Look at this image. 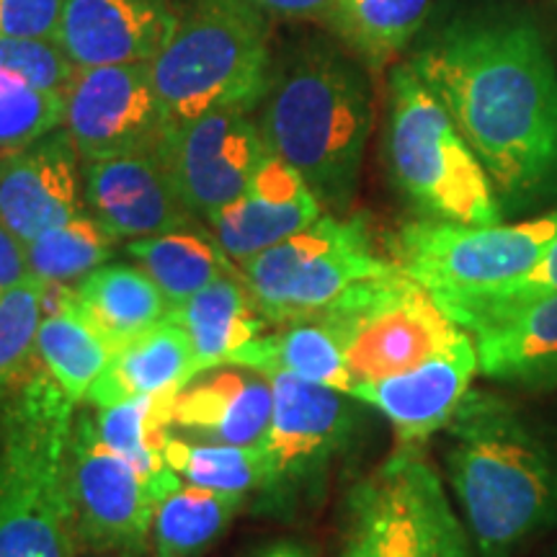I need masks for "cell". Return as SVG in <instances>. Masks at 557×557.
<instances>
[{"label": "cell", "instance_id": "obj_1", "mask_svg": "<svg viewBox=\"0 0 557 557\" xmlns=\"http://www.w3.org/2000/svg\"><path fill=\"white\" fill-rule=\"evenodd\" d=\"M408 65L449 111L506 214L557 199V67L537 26L459 18Z\"/></svg>", "mask_w": 557, "mask_h": 557}, {"label": "cell", "instance_id": "obj_2", "mask_svg": "<svg viewBox=\"0 0 557 557\" xmlns=\"http://www.w3.org/2000/svg\"><path fill=\"white\" fill-rule=\"evenodd\" d=\"M444 468L478 557H517L557 529V431L521 403L470 387Z\"/></svg>", "mask_w": 557, "mask_h": 557}, {"label": "cell", "instance_id": "obj_3", "mask_svg": "<svg viewBox=\"0 0 557 557\" xmlns=\"http://www.w3.org/2000/svg\"><path fill=\"white\" fill-rule=\"evenodd\" d=\"M256 111L267 148L308 181L325 212L348 214L374 124L364 62L344 41L299 37L274 58Z\"/></svg>", "mask_w": 557, "mask_h": 557}, {"label": "cell", "instance_id": "obj_4", "mask_svg": "<svg viewBox=\"0 0 557 557\" xmlns=\"http://www.w3.org/2000/svg\"><path fill=\"white\" fill-rule=\"evenodd\" d=\"M75 403L41 361L0 387V557H75L67 487Z\"/></svg>", "mask_w": 557, "mask_h": 557}, {"label": "cell", "instance_id": "obj_5", "mask_svg": "<svg viewBox=\"0 0 557 557\" xmlns=\"http://www.w3.org/2000/svg\"><path fill=\"white\" fill-rule=\"evenodd\" d=\"M150 70L169 129L214 109L256 111L274 70L271 18L253 0H181Z\"/></svg>", "mask_w": 557, "mask_h": 557}, {"label": "cell", "instance_id": "obj_6", "mask_svg": "<svg viewBox=\"0 0 557 557\" xmlns=\"http://www.w3.org/2000/svg\"><path fill=\"white\" fill-rule=\"evenodd\" d=\"M382 150L387 176L416 218L459 225L506 220L483 163L408 62L389 70Z\"/></svg>", "mask_w": 557, "mask_h": 557}, {"label": "cell", "instance_id": "obj_7", "mask_svg": "<svg viewBox=\"0 0 557 557\" xmlns=\"http://www.w3.org/2000/svg\"><path fill=\"white\" fill-rule=\"evenodd\" d=\"M338 557H478L423 447H395L346 491Z\"/></svg>", "mask_w": 557, "mask_h": 557}, {"label": "cell", "instance_id": "obj_8", "mask_svg": "<svg viewBox=\"0 0 557 557\" xmlns=\"http://www.w3.org/2000/svg\"><path fill=\"white\" fill-rule=\"evenodd\" d=\"M310 318L338 341L351 387L408 372L465 333L400 267L351 284Z\"/></svg>", "mask_w": 557, "mask_h": 557}, {"label": "cell", "instance_id": "obj_9", "mask_svg": "<svg viewBox=\"0 0 557 557\" xmlns=\"http://www.w3.org/2000/svg\"><path fill=\"white\" fill-rule=\"evenodd\" d=\"M240 278L269 323L310 315L361 282L398 269L374 248L364 214L325 212L302 233L240 263Z\"/></svg>", "mask_w": 557, "mask_h": 557}, {"label": "cell", "instance_id": "obj_10", "mask_svg": "<svg viewBox=\"0 0 557 557\" xmlns=\"http://www.w3.org/2000/svg\"><path fill=\"white\" fill-rule=\"evenodd\" d=\"M555 240L557 207L496 225L416 218L395 230L389 259L438 299L521 276Z\"/></svg>", "mask_w": 557, "mask_h": 557}, {"label": "cell", "instance_id": "obj_11", "mask_svg": "<svg viewBox=\"0 0 557 557\" xmlns=\"http://www.w3.org/2000/svg\"><path fill=\"white\" fill-rule=\"evenodd\" d=\"M271 382L274 408L261 442L267 457L261 496L282 511L325 483L333 459L359 436L364 403L295 374H274Z\"/></svg>", "mask_w": 557, "mask_h": 557}, {"label": "cell", "instance_id": "obj_12", "mask_svg": "<svg viewBox=\"0 0 557 557\" xmlns=\"http://www.w3.org/2000/svg\"><path fill=\"white\" fill-rule=\"evenodd\" d=\"M67 487L81 547L122 557L148 553L156 498L127 459L103 442L90 410L75 413Z\"/></svg>", "mask_w": 557, "mask_h": 557}, {"label": "cell", "instance_id": "obj_13", "mask_svg": "<svg viewBox=\"0 0 557 557\" xmlns=\"http://www.w3.org/2000/svg\"><path fill=\"white\" fill-rule=\"evenodd\" d=\"M62 129L81 160L160 152L169 135L150 62L75 67L65 88Z\"/></svg>", "mask_w": 557, "mask_h": 557}, {"label": "cell", "instance_id": "obj_14", "mask_svg": "<svg viewBox=\"0 0 557 557\" xmlns=\"http://www.w3.org/2000/svg\"><path fill=\"white\" fill-rule=\"evenodd\" d=\"M269 148L256 111L214 109L169 129L160 158L201 222L243 197Z\"/></svg>", "mask_w": 557, "mask_h": 557}, {"label": "cell", "instance_id": "obj_15", "mask_svg": "<svg viewBox=\"0 0 557 557\" xmlns=\"http://www.w3.org/2000/svg\"><path fill=\"white\" fill-rule=\"evenodd\" d=\"M86 209L116 240H137L197 225L160 152L83 160Z\"/></svg>", "mask_w": 557, "mask_h": 557}, {"label": "cell", "instance_id": "obj_16", "mask_svg": "<svg viewBox=\"0 0 557 557\" xmlns=\"http://www.w3.org/2000/svg\"><path fill=\"white\" fill-rule=\"evenodd\" d=\"M86 212L83 160L65 129L0 156V225L29 243Z\"/></svg>", "mask_w": 557, "mask_h": 557}, {"label": "cell", "instance_id": "obj_17", "mask_svg": "<svg viewBox=\"0 0 557 557\" xmlns=\"http://www.w3.org/2000/svg\"><path fill=\"white\" fill-rule=\"evenodd\" d=\"M478 374V348L470 333L408 372L361 382L348 395L380 410L395 431V447H423L444 431Z\"/></svg>", "mask_w": 557, "mask_h": 557}, {"label": "cell", "instance_id": "obj_18", "mask_svg": "<svg viewBox=\"0 0 557 557\" xmlns=\"http://www.w3.org/2000/svg\"><path fill=\"white\" fill-rule=\"evenodd\" d=\"M325 209L299 173L276 152H267L243 197L220 209L207 227L235 263L302 233Z\"/></svg>", "mask_w": 557, "mask_h": 557}, {"label": "cell", "instance_id": "obj_19", "mask_svg": "<svg viewBox=\"0 0 557 557\" xmlns=\"http://www.w3.org/2000/svg\"><path fill=\"white\" fill-rule=\"evenodd\" d=\"M173 26L171 0H65L54 41L73 67L127 65L156 58Z\"/></svg>", "mask_w": 557, "mask_h": 557}, {"label": "cell", "instance_id": "obj_20", "mask_svg": "<svg viewBox=\"0 0 557 557\" xmlns=\"http://www.w3.org/2000/svg\"><path fill=\"white\" fill-rule=\"evenodd\" d=\"M274 382L240 364L201 369L178 387L173 434L207 444L256 447L269 431Z\"/></svg>", "mask_w": 557, "mask_h": 557}, {"label": "cell", "instance_id": "obj_21", "mask_svg": "<svg viewBox=\"0 0 557 557\" xmlns=\"http://www.w3.org/2000/svg\"><path fill=\"white\" fill-rule=\"evenodd\" d=\"M478 374L527 393L557 389V297L472 333Z\"/></svg>", "mask_w": 557, "mask_h": 557}, {"label": "cell", "instance_id": "obj_22", "mask_svg": "<svg viewBox=\"0 0 557 557\" xmlns=\"http://www.w3.org/2000/svg\"><path fill=\"white\" fill-rule=\"evenodd\" d=\"M199 372L186 331L173 320H163L111 354L109 364L86 393V403L90 408H107L137 395H156L186 385Z\"/></svg>", "mask_w": 557, "mask_h": 557}, {"label": "cell", "instance_id": "obj_23", "mask_svg": "<svg viewBox=\"0 0 557 557\" xmlns=\"http://www.w3.org/2000/svg\"><path fill=\"white\" fill-rule=\"evenodd\" d=\"M70 292L111 354L169 320L171 312L169 299L137 263H103Z\"/></svg>", "mask_w": 557, "mask_h": 557}, {"label": "cell", "instance_id": "obj_24", "mask_svg": "<svg viewBox=\"0 0 557 557\" xmlns=\"http://www.w3.org/2000/svg\"><path fill=\"white\" fill-rule=\"evenodd\" d=\"M169 320L186 331L199 369L227 364L240 346L259 338L269 325L240 274L220 276L186 302L173 305Z\"/></svg>", "mask_w": 557, "mask_h": 557}, {"label": "cell", "instance_id": "obj_25", "mask_svg": "<svg viewBox=\"0 0 557 557\" xmlns=\"http://www.w3.org/2000/svg\"><path fill=\"white\" fill-rule=\"evenodd\" d=\"M176 393L178 387L156 395H137V398L99 408V416H96V426L103 442L139 472L156 504L184 485V480L171 470L165 459V444L173 434Z\"/></svg>", "mask_w": 557, "mask_h": 557}, {"label": "cell", "instance_id": "obj_26", "mask_svg": "<svg viewBox=\"0 0 557 557\" xmlns=\"http://www.w3.org/2000/svg\"><path fill=\"white\" fill-rule=\"evenodd\" d=\"M227 364L256 369L269 377L295 374V377L318 382L341 393L351 389V374H348L338 341L310 315L278 325V331L269 336L261 333L259 338L248 341L230 357Z\"/></svg>", "mask_w": 557, "mask_h": 557}, {"label": "cell", "instance_id": "obj_27", "mask_svg": "<svg viewBox=\"0 0 557 557\" xmlns=\"http://www.w3.org/2000/svg\"><path fill=\"white\" fill-rule=\"evenodd\" d=\"M124 250L158 284L171 308L186 302L220 276L240 274L235 261L220 248L212 230H201L199 225L129 240Z\"/></svg>", "mask_w": 557, "mask_h": 557}, {"label": "cell", "instance_id": "obj_28", "mask_svg": "<svg viewBox=\"0 0 557 557\" xmlns=\"http://www.w3.org/2000/svg\"><path fill=\"white\" fill-rule=\"evenodd\" d=\"M54 289H58L54 308L45 310L37 333V359L62 387V393L78 406L109 364L111 348L83 318L70 287Z\"/></svg>", "mask_w": 557, "mask_h": 557}, {"label": "cell", "instance_id": "obj_29", "mask_svg": "<svg viewBox=\"0 0 557 557\" xmlns=\"http://www.w3.org/2000/svg\"><path fill=\"white\" fill-rule=\"evenodd\" d=\"M246 498L209 491L199 485H178L160 498L152 513L150 545L156 557H197L225 534L230 521Z\"/></svg>", "mask_w": 557, "mask_h": 557}, {"label": "cell", "instance_id": "obj_30", "mask_svg": "<svg viewBox=\"0 0 557 557\" xmlns=\"http://www.w3.org/2000/svg\"><path fill=\"white\" fill-rule=\"evenodd\" d=\"M431 0H336L331 29L367 67L382 70L410 45Z\"/></svg>", "mask_w": 557, "mask_h": 557}, {"label": "cell", "instance_id": "obj_31", "mask_svg": "<svg viewBox=\"0 0 557 557\" xmlns=\"http://www.w3.org/2000/svg\"><path fill=\"white\" fill-rule=\"evenodd\" d=\"M116 243L120 240L86 209L78 218L24 243L26 267L32 276L52 287H75L109 263Z\"/></svg>", "mask_w": 557, "mask_h": 557}, {"label": "cell", "instance_id": "obj_32", "mask_svg": "<svg viewBox=\"0 0 557 557\" xmlns=\"http://www.w3.org/2000/svg\"><path fill=\"white\" fill-rule=\"evenodd\" d=\"M549 297H557V240L521 276L491 284V287L438 297L434 302L457 329L472 336V333L491 329L500 320H508L517 315V312L532 308L534 302H542V299Z\"/></svg>", "mask_w": 557, "mask_h": 557}, {"label": "cell", "instance_id": "obj_33", "mask_svg": "<svg viewBox=\"0 0 557 557\" xmlns=\"http://www.w3.org/2000/svg\"><path fill=\"white\" fill-rule=\"evenodd\" d=\"M165 459L184 483L233 493L246 500L253 493L261 496L267 485V457H263L261 444L235 447V444L191 442V438L171 434L165 444Z\"/></svg>", "mask_w": 557, "mask_h": 557}, {"label": "cell", "instance_id": "obj_34", "mask_svg": "<svg viewBox=\"0 0 557 557\" xmlns=\"http://www.w3.org/2000/svg\"><path fill=\"white\" fill-rule=\"evenodd\" d=\"M47 284L26 276L0 292V387L37 364V333L45 318Z\"/></svg>", "mask_w": 557, "mask_h": 557}, {"label": "cell", "instance_id": "obj_35", "mask_svg": "<svg viewBox=\"0 0 557 557\" xmlns=\"http://www.w3.org/2000/svg\"><path fill=\"white\" fill-rule=\"evenodd\" d=\"M65 94L32 86L29 81L0 70V156L29 148L62 127Z\"/></svg>", "mask_w": 557, "mask_h": 557}, {"label": "cell", "instance_id": "obj_36", "mask_svg": "<svg viewBox=\"0 0 557 557\" xmlns=\"http://www.w3.org/2000/svg\"><path fill=\"white\" fill-rule=\"evenodd\" d=\"M0 70L29 81L32 86L65 94L75 67L58 41L0 37Z\"/></svg>", "mask_w": 557, "mask_h": 557}, {"label": "cell", "instance_id": "obj_37", "mask_svg": "<svg viewBox=\"0 0 557 557\" xmlns=\"http://www.w3.org/2000/svg\"><path fill=\"white\" fill-rule=\"evenodd\" d=\"M65 0H0V37L54 41Z\"/></svg>", "mask_w": 557, "mask_h": 557}, {"label": "cell", "instance_id": "obj_38", "mask_svg": "<svg viewBox=\"0 0 557 557\" xmlns=\"http://www.w3.org/2000/svg\"><path fill=\"white\" fill-rule=\"evenodd\" d=\"M269 18L287 21H323L331 24L336 0H253Z\"/></svg>", "mask_w": 557, "mask_h": 557}, {"label": "cell", "instance_id": "obj_39", "mask_svg": "<svg viewBox=\"0 0 557 557\" xmlns=\"http://www.w3.org/2000/svg\"><path fill=\"white\" fill-rule=\"evenodd\" d=\"M26 276H29V267H26L24 243L0 225V292L13 287Z\"/></svg>", "mask_w": 557, "mask_h": 557}, {"label": "cell", "instance_id": "obj_40", "mask_svg": "<svg viewBox=\"0 0 557 557\" xmlns=\"http://www.w3.org/2000/svg\"><path fill=\"white\" fill-rule=\"evenodd\" d=\"M261 557H310V553L302 545H295V542H282V545L267 549Z\"/></svg>", "mask_w": 557, "mask_h": 557}, {"label": "cell", "instance_id": "obj_41", "mask_svg": "<svg viewBox=\"0 0 557 557\" xmlns=\"http://www.w3.org/2000/svg\"><path fill=\"white\" fill-rule=\"evenodd\" d=\"M547 557H557V549H555V553H549V555H547Z\"/></svg>", "mask_w": 557, "mask_h": 557}]
</instances>
